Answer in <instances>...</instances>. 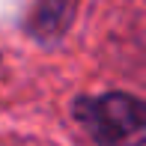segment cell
Returning a JSON list of instances; mask_svg holds the SVG:
<instances>
[{"label":"cell","mask_w":146,"mask_h":146,"mask_svg":"<svg viewBox=\"0 0 146 146\" xmlns=\"http://www.w3.org/2000/svg\"><path fill=\"white\" fill-rule=\"evenodd\" d=\"M72 116L98 146H143L146 140L143 102L128 92L84 96L72 104Z\"/></svg>","instance_id":"1"},{"label":"cell","mask_w":146,"mask_h":146,"mask_svg":"<svg viewBox=\"0 0 146 146\" xmlns=\"http://www.w3.org/2000/svg\"><path fill=\"white\" fill-rule=\"evenodd\" d=\"M69 18H72V3L69 0H39L36 12L30 18V30L39 39L48 42V39H57L69 27Z\"/></svg>","instance_id":"2"}]
</instances>
